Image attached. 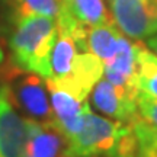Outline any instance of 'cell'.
I'll return each instance as SVG.
<instances>
[{
    "mask_svg": "<svg viewBox=\"0 0 157 157\" xmlns=\"http://www.w3.org/2000/svg\"><path fill=\"white\" fill-rule=\"evenodd\" d=\"M66 141L51 122L26 119V144L23 157H63Z\"/></svg>",
    "mask_w": 157,
    "mask_h": 157,
    "instance_id": "cell-7",
    "label": "cell"
},
{
    "mask_svg": "<svg viewBox=\"0 0 157 157\" xmlns=\"http://www.w3.org/2000/svg\"><path fill=\"white\" fill-rule=\"evenodd\" d=\"M154 2H156V3H157V0H154Z\"/></svg>",
    "mask_w": 157,
    "mask_h": 157,
    "instance_id": "cell-18",
    "label": "cell"
},
{
    "mask_svg": "<svg viewBox=\"0 0 157 157\" xmlns=\"http://www.w3.org/2000/svg\"><path fill=\"white\" fill-rule=\"evenodd\" d=\"M26 144V121L15 109L10 93L0 87V157H23Z\"/></svg>",
    "mask_w": 157,
    "mask_h": 157,
    "instance_id": "cell-5",
    "label": "cell"
},
{
    "mask_svg": "<svg viewBox=\"0 0 157 157\" xmlns=\"http://www.w3.org/2000/svg\"><path fill=\"white\" fill-rule=\"evenodd\" d=\"M2 61H3V51L0 48V64H2Z\"/></svg>",
    "mask_w": 157,
    "mask_h": 157,
    "instance_id": "cell-17",
    "label": "cell"
},
{
    "mask_svg": "<svg viewBox=\"0 0 157 157\" xmlns=\"http://www.w3.org/2000/svg\"><path fill=\"white\" fill-rule=\"evenodd\" d=\"M92 103L101 113L113 121L131 124L138 118L137 98L119 89L106 78H101L92 90Z\"/></svg>",
    "mask_w": 157,
    "mask_h": 157,
    "instance_id": "cell-6",
    "label": "cell"
},
{
    "mask_svg": "<svg viewBox=\"0 0 157 157\" xmlns=\"http://www.w3.org/2000/svg\"><path fill=\"white\" fill-rule=\"evenodd\" d=\"M131 127L138 143V148L148 156L157 157V127L146 124L140 117L131 124Z\"/></svg>",
    "mask_w": 157,
    "mask_h": 157,
    "instance_id": "cell-13",
    "label": "cell"
},
{
    "mask_svg": "<svg viewBox=\"0 0 157 157\" xmlns=\"http://www.w3.org/2000/svg\"><path fill=\"white\" fill-rule=\"evenodd\" d=\"M137 45L138 41L122 35L112 58L103 64V76L108 82L135 98L140 93L137 86Z\"/></svg>",
    "mask_w": 157,
    "mask_h": 157,
    "instance_id": "cell-4",
    "label": "cell"
},
{
    "mask_svg": "<svg viewBox=\"0 0 157 157\" xmlns=\"http://www.w3.org/2000/svg\"><path fill=\"white\" fill-rule=\"evenodd\" d=\"M122 32L118 29L113 21L102 23L98 26L87 28L86 32V50L96 56L103 64L111 60L115 54L118 42L122 36Z\"/></svg>",
    "mask_w": 157,
    "mask_h": 157,
    "instance_id": "cell-9",
    "label": "cell"
},
{
    "mask_svg": "<svg viewBox=\"0 0 157 157\" xmlns=\"http://www.w3.org/2000/svg\"><path fill=\"white\" fill-rule=\"evenodd\" d=\"M63 157H124L138 150L129 124L111 121L87 105L77 132L67 138Z\"/></svg>",
    "mask_w": 157,
    "mask_h": 157,
    "instance_id": "cell-1",
    "label": "cell"
},
{
    "mask_svg": "<svg viewBox=\"0 0 157 157\" xmlns=\"http://www.w3.org/2000/svg\"><path fill=\"white\" fill-rule=\"evenodd\" d=\"M47 84L35 74L23 76L16 84V96L21 106L31 115V119L51 122L52 111L47 95Z\"/></svg>",
    "mask_w": 157,
    "mask_h": 157,
    "instance_id": "cell-8",
    "label": "cell"
},
{
    "mask_svg": "<svg viewBox=\"0 0 157 157\" xmlns=\"http://www.w3.org/2000/svg\"><path fill=\"white\" fill-rule=\"evenodd\" d=\"M111 17L125 36L143 41L157 34V3L154 0H108Z\"/></svg>",
    "mask_w": 157,
    "mask_h": 157,
    "instance_id": "cell-3",
    "label": "cell"
},
{
    "mask_svg": "<svg viewBox=\"0 0 157 157\" xmlns=\"http://www.w3.org/2000/svg\"><path fill=\"white\" fill-rule=\"evenodd\" d=\"M63 0H15V21L28 16H47L57 19Z\"/></svg>",
    "mask_w": 157,
    "mask_h": 157,
    "instance_id": "cell-12",
    "label": "cell"
},
{
    "mask_svg": "<svg viewBox=\"0 0 157 157\" xmlns=\"http://www.w3.org/2000/svg\"><path fill=\"white\" fill-rule=\"evenodd\" d=\"M56 39L57 19L47 16L16 19L9 44L13 66L25 73L48 80Z\"/></svg>",
    "mask_w": 157,
    "mask_h": 157,
    "instance_id": "cell-2",
    "label": "cell"
},
{
    "mask_svg": "<svg viewBox=\"0 0 157 157\" xmlns=\"http://www.w3.org/2000/svg\"><path fill=\"white\" fill-rule=\"evenodd\" d=\"M64 9L86 28L112 21L105 0H63Z\"/></svg>",
    "mask_w": 157,
    "mask_h": 157,
    "instance_id": "cell-10",
    "label": "cell"
},
{
    "mask_svg": "<svg viewBox=\"0 0 157 157\" xmlns=\"http://www.w3.org/2000/svg\"><path fill=\"white\" fill-rule=\"evenodd\" d=\"M125 157H151V156H148V154H146L144 151H141L140 148L137 150L135 153H132V154H129V156H125Z\"/></svg>",
    "mask_w": 157,
    "mask_h": 157,
    "instance_id": "cell-16",
    "label": "cell"
},
{
    "mask_svg": "<svg viewBox=\"0 0 157 157\" xmlns=\"http://www.w3.org/2000/svg\"><path fill=\"white\" fill-rule=\"evenodd\" d=\"M146 44H147V48L150 51H153L154 54L157 56V34L156 35H151L150 38L146 39Z\"/></svg>",
    "mask_w": 157,
    "mask_h": 157,
    "instance_id": "cell-15",
    "label": "cell"
},
{
    "mask_svg": "<svg viewBox=\"0 0 157 157\" xmlns=\"http://www.w3.org/2000/svg\"><path fill=\"white\" fill-rule=\"evenodd\" d=\"M137 86L141 93L157 98V56L141 41L137 45Z\"/></svg>",
    "mask_w": 157,
    "mask_h": 157,
    "instance_id": "cell-11",
    "label": "cell"
},
{
    "mask_svg": "<svg viewBox=\"0 0 157 157\" xmlns=\"http://www.w3.org/2000/svg\"><path fill=\"white\" fill-rule=\"evenodd\" d=\"M137 112L140 119L146 124L157 127V98H151L140 92L137 98Z\"/></svg>",
    "mask_w": 157,
    "mask_h": 157,
    "instance_id": "cell-14",
    "label": "cell"
}]
</instances>
